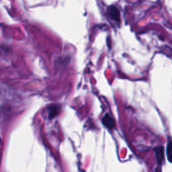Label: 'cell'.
Wrapping results in <instances>:
<instances>
[{
    "instance_id": "obj_1",
    "label": "cell",
    "mask_w": 172,
    "mask_h": 172,
    "mask_svg": "<svg viewBox=\"0 0 172 172\" xmlns=\"http://www.w3.org/2000/svg\"><path fill=\"white\" fill-rule=\"evenodd\" d=\"M108 14L115 21H118V22L120 21V14H119V9H117L116 7H114V6L109 7V9H108Z\"/></svg>"
},
{
    "instance_id": "obj_2",
    "label": "cell",
    "mask_w": 172,
    "mask_h": 172,
    "mask_svg": "<svg viewBox=\"0 0 172 172\" xmlns=\"http://www.w3.org/2000/svg\"><path fill=\"white\" fill-rule=\"evenodd\" d=\"M102 123L108 129H113L115 126V122L113 120V119L110 116V114H105L103 119H102Z\"/></svg>"
},
{
    "instance_id": "obj_3",
    "label": "cell",
    "mask_w": 172,
    "mask_h": 172,
    "mask_svg": "<svg viewBox=\"0 0 172 172\" xmlns=\"http://www.w3.org/2000/svg\"><path fill=\"white\" fill-rule=\"evenodd\" d=\"M155 154H156V159L159 165L162 164L164 160V148L163 147H158L155 149Z\"/></svg>"
},
{
    "instance_id": "obj_4",
    "label": "cell",
    "mask_w": 172,
    "mask_h": 172,
    "mask_svg": "<svg viewBox=\"0 0 172 172\" xmlns=\"http://www.w3.org/2000/svg\"><path fill=\"white\" fill-rule=\"evenodd\" d=\"M167 156L170 162H172V142L170 140L167 146Z\"/></svg>"
},
{
    "instance_id": "obj_5",
    "label": "cell",
    "mask_w": 172,
    "mask_h": 172,
    "mask_svg": "<svg viewBox=\"0 0 172 172\" xmlns=\"http://www.w3.org/2000/svg\"><path fill=\"white\" fill-rule=\"evenodd\" d=\"M58 112H59V107L57 106H52L51 107V109L50 110L49 113H50V118H54L55 116L58 114Z\"/></svg>"
}]
</instances>
